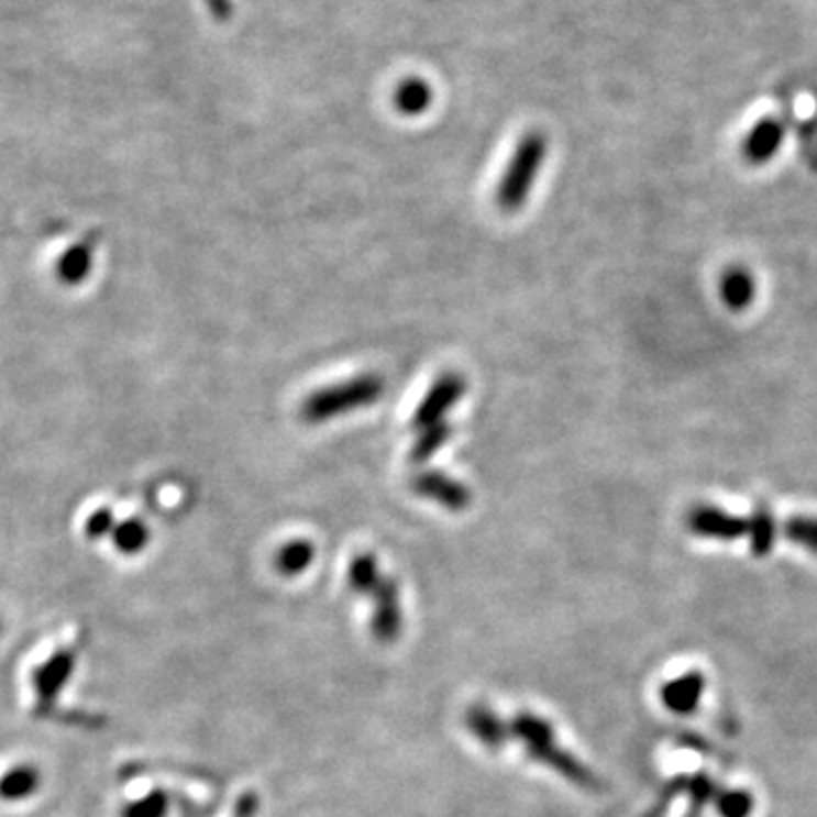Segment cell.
<instances>
[{"label":"cell","mask_w":817,"mask_h":817,"mask_svg":"<svg viewBox=\"0 0 817 817\" xmlns=\"http://www.w3.org/2000/svg\"><path fill=\"white\" fill-rule=\"evenodd\" d=\"M509 729H511V736L522 742V748L527 750L531 759L552 768L554 772H559L561 776L571 781V784L579 788H590V791L599 786L595 774L579 759H575L571 752L559 748L552 725L543 720L541 716L527 714L525 710V714H518L511 720Z\"/></svg>","instance_id":"cell-1"},{"label":"cell","mask_w":817,"mask_h":817,"mask_svg":"<svg viewBox=\"0 0 817 817\" xmlns=\"http://www.w3.org/2000/svg\"><path fill=\"white\" fill-rule=\"evenodd\" d=\"M384 379L375 373L350 377L311 394L300 407V418L309 424L334 420L336 416L375 405L384 396Z\"/></svg>","instance_id":"cell-2"},{"label":"cell","mask_w":817,"mask_h":817,"mask_svg":"<svg viewBox=\"0 0 817 817\" xmlns=\"http://www.w3.org/2000/svg\"><path fill=\"white\" fill-rule=\"evenodd\" d=\"M548 157V136L543 132H527L516 146L514 157L497 187V205L505 211H518L525 207L537 175Z\"/></svg>","instance_id":"cell-3"},{"label":"cell","mask_w":817,"mask_h":817,"mask_svg":"<svg viewBox=\"0 0 817 817\" xmlns=\"http://www.w3.org/2000/svg\"><path fill=\"white\" fill-rule=\"evenodd\" d=\"M78 663V652L74 648H64L55 652L48 661L34 667L32 672V695H34V710L40 716H46L57 704L62 691L74 677V670Z\"/></svg>","instance_id":"cell-4"},{"label":"cell","mask_w":817,"mask_h":817,"mask_svg":"<svg viewBox=\"0 0 817 817\" xmlns=\"http://www.w3.org/2000/svg\"><path fill=\"white\" fill-rule=\"evenodd\" d=\"M464 394H466V377L461 373H443L441 377H437V382L430 386L422 402L413 411L411 428L424 430V428H432V424L437 422H443L445 413L461 398H464Z\"/></svg>","instance_id":"cell-5"},{"label":"cell","mask_w":817,"mask_h":817,"mask_svg":"<svg viewBox=\"0 0 817 817\" xmlns=\"http://www.w3.org/2000/svg\"><path fill=\"white\" fill-rule=\"evenodd\" d=\"M411 488L416 495L424 497V500L437 503L450 514L466 511L473 503L471 488L459 482L443 471H420L411 477Z\"/></svg>","instance_id":"cell-6"},{"label":"cell","mask_w":817,"mask_h":817,"mask_svg":"<svg viewBox=\"0 0 817 817\" xmlns=\"http://www.w3.org/2000/svg\"><path fill=\"white\" fill-rule=\"evenodd\" d=\"M686 527L699 539L738 541L750 531V520L727 514L718 507L697 505L686 516Z\"/></svg>","instance_id":"cell-7"},{"label":"cell","mask_w":817,"mask_h":817,"mask_svg":"<svg viewBox=\"0 0 817 817\" xmlns=\"http://www.w3.org/2000/svg\"><path fill=\"white\" fill-rule=\"evenodd\" d=\"M373 597V636L384 645L396 643L402 633V601L398 582L394 577H382V584L377 586Z\"/></svg>","instance_id":"cell-8"},{"label":"cell","mask_w":817,"mask_h":817,"mask_svg":"<svg viewBox=\"0 0 817 817\" xmlns=\"http://www.w3.org/2000/svg\"><path fill=\"white\" fill-rule=\"evenodd\" d=\"M786 128L779 119L765 117L742 139V159L752 166H763L781 151Z\"/></svg>","instance_id":"cell-9"},{"label":"cell","mask_w":817,"mask_h":817,"mask_svg":"<svg viewBox=\"0 0 817 817\" xmlns=\"http://www.w3.org/2000/svg\"><path fill=\"white\" fill-rule=\"evenodd\" d=\"M704 686H706L704 674L699 670H691V672L682 674V677L667 682L661 688V699H663L665 708L672 710V714L691 716V714H695V708L702 702Z\"/></svg>","instance_id":"cell-10"},{"label":"cell","mask_w":817,"mask_h":817,"mask_svg":"<svg viewBox=\"0 0 817 817\" xmlns=\"http://www.w3.org/2000/svg\"><path fill=\"white\" fill-rule=\"evenodd\" d=\"M466 725L471 733L490 752H500L511 736L509 725L486 704H473L468 708Z\"/></svg>","instance_id":"cell-11"},{"label":"cell","mask_w":817,"mask_h":817,"mask_svg":"<svg viewBox=\"0 0 817 817\" xmlns=\"http://www.w3.org/2000/svg\"><path fill=\"white\" fill-rule=\"evenodd\" d=\"M757 298V279L744 266H729L720 277V300L731 311L750 309Z\"/></svg>","instance_id":"cell-12"},{"label":"cell","mask_w":817,"mask_h":817,"mask_svg":"<svg viewBox=\"0 0 817 817\" xmlns=\"http://www.w3.org/2000/svg\"><path fill=\"white\" fill-rule=\"evenodd\" d=\"M42 788V772L37 765L21 763L0 774V802L19 804L37 795Z\"/></svg>","instance_id":"cell-13"},{"label":"cell","mask_w":817,"mask_h":817,"mask_svg":"<svg viewBox=\"0 0 817 817\" xmlns=\"http://www.w3.org/2000/svg\"><path fill=\"white\" fill-rule=\"evenodd\" d=\"M313 556H316V545L311 541H305V539L289 541V543H284L275 554V571L281 577H298L305 571H309Z\"/></svg>","instance_id":"cell-14"},{"label":"cell","mask_w":817,"mask_h":817,"mask_svg":"<svg viewBox=\"0 0 817 817\" xmlns=\"http://www.w3.org/2000/svg\"><path fill=\"white\" fill-rule=\"evenodd\" d=\"M110 539H112V545H114L117 552H121L125 556H136L148 548L151 529L144 520L128 518V520H121V522L114 525Z\"/></svg>","instance_id":"cell-15"},{"label":"cell","mask_w":817,"mask_h":817,"mask_svg":"<svg viewBox=\"0 0 817 817\" xmlns=\"http://www.w3.org/2000/svg\"><path fill=\"white\" fill-rule=\"evenodd\" d=\"M394 104L405 117H418L422 112H428L432 104V87L420 78H409L398 85L394 93Z\"/></svg>","instance_id":"cell-16"},{"label":"cell","mask_w":817,"mask_h":817,"mask_svg":"<svg viewBox=\"0 0 817 817\" xmlns=\"http://www.w3.org/2000/svg\"><path fill=\"white\" fill-rule=\"evenodd\" d=\"M382 577L384 575L379 573V561L371 552L357 554L347 567V584L357 595H373L382 584Z\"/></svg>","instance_id":"cell-17"},{"label":"cell","mask_w":817,"mask_h":817,"mask_svg":"<svg viewBox=\"0 0 817 817\" xmlns=\"http://www.w3.org/2000/svg\"><path fill=\"white\" fill-rule=\"evenodd\" d=\"M454 434V428L450 422H437L432 424V428H424V430H418V437L411 445V452H409V459L411 464H428V461L452 439Z\"/></svg>","instance_id":"cell-18"},{"label":"cell","mask_w":817,"mask_h":817,"mask_svg":"<svg viewBox=\"0 0 817 817\" xmlns=\"http://www.w3.org/2000/svg\"><path fill=\"white\" fill-rule=\"evenodd\" d=\"M93 268V253L91 247L85 243L70 245L68 251L57 262V277L64 284H80L89 277Z\"/></svg>","instance_id":"cell-19"},{"label":"cell","mask_w":817,"mask_h":817,"mask_svg":"<svg viewBox=\"0 0 817 817\" xmlns=\"http://www.w3.org/2000/svg\"><path fill=\"white\" fill-rule=\"evenodd\" d=\"M750 543H752V554L754 556H768L774 548V539H776V522H774V516L770 511V507L765 505H759L754 516L750 518Z\"/></svg>","instance_id":"cell-20"},{"label":"cell","mask_w":817,"mask_h":817,"mask_svg":"<svg viewBox=\"0 0 817 817\" xmlns=\"http://www.w3.org/2000/svg\"><path fill=\"white\" fill-rule=\"evenodd\" d=\"M170 795L162 788L151 791L148 795L128 802L121 808V817H168Z\"/></svg>","instance_id":"cell-21"},{"label":"cell","mask_w":817,"mask_h":817,"mask_svg":"<svg viewBox=\"0 0 817 817\" xmlns=\"http://www.w3.org/2000/svg\"><path fill=\"white\" fill-rule=\"evenodd\" d=\"M784 534L795 545L817 554V518L810 516H793L784 522Z\"/></svg>","instance_id":"cell-22"},{"label":"cell","mask_w":817,"mask_h":817,"mask_svg":"<svg viewBox=\"0 0 817 817\" xmlns=\"http://www.w3.org/2000/svg\"><path fill=\"white\" fill-rule=\"evenodd\" d=\"M714 802H716V808H718L720 817H750L752 810H754L752 793L740 791V788L722 791V793H718V797Z\"/></svg>","instance_id":"cell-23"},{"label":"cell","mask_w":817,"mask_h":817,"mask_svg":"<svg viewBox=\"0 0 817 817\" xmlns=\"http://www.w3.org/2000/svg\"><path fill=\"white\" fill-rule=\"evenodd\" d=\"M684 791H688L691 804H699V806H704L708 802H714L718 797V793H720L718 786H716V781L710 779V776H706V774H697V776L686 779V788Z\"/></svg>","instance_id":"cell-24"},{"label":"cell","mask_w":817,"mask_h":817,"mask_svg":"<svg viewBox=\"0 0 817 817\" xmlns=\"http://www.w3.org/2000/svg\"><path fill=\"white\" fill-rule=\"evenodd\" d=\"M114 525H117V518L110 509H98L85 522V537L89 541H100V539L112 534Z\"/></svg>","instance_id":"cell-25"},{"label":"cell","mask_w":817,"mask_h":817,"mask_svg":"<svg viewBox=\"0 0 817 817\" xmlns=\"http://www.w3.org/2000/svg\"><path fill=\"white\" fill-rule=\"evenodd\" d=\"M686 788V779H674L672 784H667L661 793V797L656 799V804L643 815V817H665L667 815V808L670 804L674 802V797H677L682 791Z\"/></svg>","instance_id":"cell-26"},{"label":"cell","mask_w":817,"mask_h":817,"mask_svg":"<svg viewBox=\"0 0 817 817\" xmlns=\"http://www.w3.org/2000/svg\"><path fill=\"white\" fill-rule=\"evenodd\" d=\"M260 797L257 793H243L234 804V817H257Z\"/></svg>","instance_id":"cell-27"},{"label":"cell","mask_w":817,"mask_h":817,"mask_svg":"<svg viewBox=\"0 0 817 817\" xmlns=\"http://www.w3.org/2000/svg\"><path fill=\"white\" fill-rule=\"evenodd\" d=\"M207 3H209L211 10H214V14H219V16H228L230 14V3H228V0H207Z\"/></svg>","instance_id":"cell-28"},{"label":"cell","mask_w":817,"mask_h":817,"mask_svg":"<svg viewBox=\"0 0 817 817\" xmlns=\"http://www.w3.org/2000/svg\"><path fill=\"white\" fill-rule=\"evenodd\" d=\"M702 808L704 806H699V804H691V810L686 813V817H702Z\"/></svg>","instance_id":"cell-29"},{"label":"cell","mask_w":817,"mask_h":817,"mask_svg":"<svg viewBox=\"0 0 817 817\" xmlns=\"http://www.w3.org/2000/svg\"><path fill=\"white\" fill-rule=\"evenodd\" d=\"M0 633H3V620H0Z\"/></svg>","instance_id":"cell-30"}]
</instances>
